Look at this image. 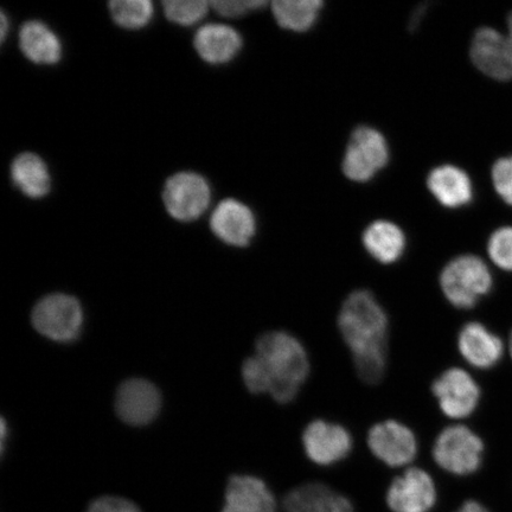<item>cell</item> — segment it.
Wrapping results in <instances>:
<instances>
[{
    "label": "cell",
    "instance_id": "1",
    "mask_svg": "<svg viewBox=\"0 0 512 512\" xmlns=\"http://www.w3.org/2000/svg\"><path fill=\"white\" fill-rule=\"evenodd\" d=\"M241 374L252 394H267L279 405H288L309 380L310 355L292 332L268 331L256 339L255 354L243 362Z\"/></svg>",
    "mask_w": 512,
    "mask_h": 512
},
{
    "label": "cell",
    "instance_id": "2",
    "mask_svg": "<svg viewBox=\"0 0 512 512\" xmlns=\"http://www.w3.org/2000/svg\"><path fill=\"white\" fill-rule=\"evenodd\" d=\"M336 325L358 379L368 386L379 384L388 370L390 328L380 300L367 288L351 291L339 306Z\"/></svg>",
    "mask_w": 512,
    "mask_h": 512
},
{
    "label": "cell",
    "instance_id": "3",
    "mask_svg": "<svg viewBox=\"0 0 512 512\" xmlns=\"http://www.w3.org/2000/svg\"><path fill=\"white\" fill-rule=\"evenodd\" d=\"M439 287L454 309L471 310L491 292L494 278L482 258L465 254L452 259L441 270Z\"/></svg>",
    "mask_w": 512,
    "mask_h": 512
},
{
    "label": "cell",
    "instance_id": "4",
    "mask_svg": "<svg viewBox=\"0 0 512 512\" xmlns=\"http://www.w3.org/2000/svg\"><path fill=\"white\" fill-rule=\"evenodd\" d=\"M485 445L482 438L465 425L443 428L432 446V458L441 470L452 476L475 475L482 467Z\"/></svg>",
    "mask_w": 512,
    "mask_h": 512
},
{
    "label": "cell",
    "instance_id": "5",
    "mask_svg": "<svg viewBox=\"0 0 512 512\" xmlns=\"http://www.w3.org/2000/svg\"><path fill=\"white\" fill-rule=\"evenodd\" d=\"M32 325L41 335L60 343L79 337L83 310L78 299L68 294L54 293L44 297L32 310Z\"/></svg>",
    "mask_w": 512,
    "mask_h": 512
},
{
    "label": "cell",
    "instance_id": "6",
    "mask_svg": "<svg viewBox=\"0 0 512 512\" xmlns=\"http://www.w3.org/2000/svg\"><path fill=\"white\" fill-rule=\"evenodd\" d=\"M367 446L379 462L392 469H407L419 453V440L412 428L396 419L379 421L371 426Z\"/></svg>",
    "mask_w": 512,
    "mask_h": 512
},
{
    "label": "cell",
    "instance_id": "7",
    "mask_svg": "<svg viewBox=\"0 0 512 512\" xmlns=\"http://www.w3.org/2000/svg\"><path fill=\"white\" fill-rule=\"evenodd\" d=\"M431 393L441 414L451 420L470 418L482 398L477 381L469 371L459 367L447 368L435 377Z\"/></svg>",
    "mask_w": 512,
    "mask_h": 512
},
{
    "label": "cell",
    "instance_id": "8",
    "mask_svg": "<svg viewBox=\"0 0 512 512\" xmlns=\"http://www.w3.org/2000/svg\"><path fill=\"white\" fill-rule=\"evenodd\" d=\"M300 441L306 458L320 467L342 463L354 448V438L348 428L325 419L311 420L304 427Z\"/></svg>",
    "mask_w": 512,
    "mask_h": 512
},
{
    "label": "cell",
    "instance_id": "9",
    "mask_svg": "<svg viewBox=\"0 0 512 512\" xmlns=\"http://www.w3.org/2000/svg\"><path fill=\"white\" fill-rule=\"evenodd\" d=\"M389 147L374 128L362 126L352 133L343 159V171L351 181L368 182L387 165Z\"/></svg>",
    "mask_w": 512,
    "mask_h": 512
},
{
    "label": "cell",
    "instance_id": "10",
    "mask_svg": "<svg viewBox=\"0 0 512 512\" xmlns=\"http://www.w3.org/2000/svg\"><path fill=\"white\" fill-rule=\"evenodd\" d=\"M437 502V484L430 473L418 466L407 467L386 492L387 507L392 512H431Z\"/></svg>",
    "mask_w": 512,
    "mask_h": 512
},
{
    "label": "cell",
    "instance_id": "11",
    "mask_svg": "<svg viewBox=\"0 0 512 512\" xmlns=\"http://www.w3.org/2000/svg\"><path fill=\"white\" fill-rule=\"evenodd\" d=\"M209 184L195 172H179L165 183L163 200L175 220L191 222L206 213L210 203Z\"/></svg>",
    "mask_w": 512,
    "mask_h": 512
},
{
    "label": "cell",
    "instance_id": "12",
    "mask_svg": "<svg viewBox=\"0 0 512 512\" xmlns=\"http://www.w3.org/2000/svg\"><path fill=\"white\" fill-rule=\"evenodd\" d=\"M162 407V396L155 384L132 379L121 384L115 408L120 419L131 426H144L156 418Z\"/></svg>",
    "mask_w": 512,
    "mask_h": 512
},
{
    "label": "cell",
    "instance_id": "13",
    "mask_svg": "<svg viewBox=\"0 0 512 512\" xmlns=\"http://www.w3.org/2000/svg\"><path fill=\"white\" fill-rule=\"evenodd\" d=\"M470 55L477 69L489 78L512 80V60L507 38L502 32L492 28L479 29L473 37Z\"/></svg>",
    "mask_w": 512,
    "mask_h": 512
},
{
    "label": "cell",
    "instance_id": "14",
    "mask_svg": "<svg viewBox=\"0 0 512 512\" xmlns=\"http://www.w3.org/2000/svg\"><path fill=\"white\" fill-rule=\"evenodd\" d=\"M457 348L467 364L480 370L496 367L504 352L502 339L480 322L462 326L457 336Z\"/></svg>",
    "mask_w": 512,
    "mask_h": 512
},
{
    "label": "cell",
    "instance_id": "15",
    "mask_svg": "<svg viewBox=\"0 0 512 512\" xmlns=\"http://www.w3.org/2000/svg\"><path fill=\"white\" fill-rule=\"evenodd\" d=\"M278 502L265 480L252 475L229 478L221 512H277Z\"/></svg>",
    "mask_w": 512,
    "mask_h": 512
},
{
    "label": "cell",
    "instance_id": "16",
    "mask_svg": "<svg viewBox=\"0 0 512 512\" xmlns=\"http://www.w3.org/2000/svg\"><path fill=\"white\" fill-rule=\"evenodd\" d=\"M210 228L224 243L234 247H247L254 238L256 221L252 210L239 201H222L210 219Z\"/></svg>",
    "mask_w": 512,
    "mask_h": 512
},
{
    "label": "cell",
    "instance_id": "17",
    "mask_svg": "<svg viewBox=\"0 0 512 512\" xmlns=\"http://www.w3.org/2000/svg\"><path fill=\"white\" fill-rule=\"evenodd\" d=\"M194 46L201 59L210 64L232 61L242 48L238 31L224 24L204 25L196 32Z\"/></svg>",
    "mask_w": 512,
    "mask_h": 512
},
{
    "label": "cell",
    "instance_id": "18",
    "mask_svg": "<svg viewBox=\"0 0 512 512\" xmlns=\"http://www.w3.org/2000/svg\"><path fill=\"white\" fill-rule=\"evenodd\" d=\"M428 189L447 208H460L472 201L473 187L466 172L453 165L434 169L427 179Z\"/></svg>",
    "mask_w": 512,
    "mask_h": 512
},
{
    "label": "cell",
    "instance_id": "19",
    "mask_svg": "<svg viewBox=\"0 0 512 512\" xmlns=\"http://www.w3.org/2000/svg\"><path fill=\"white\" fill-rule=\"evenodd\" d=\"M19 48L29 61L41 66H53L62 57L60 38L40 21H29L23 25L19 31Z\"/></svg>",
    "mask_w": 512,
    "mask_h": 512
},
{
    "label": "cell",
    "instance_id": "20",
    "mask_svg": "<svg viewBox=\"0 0 512 512\" xmlns=\"http://www.w3.org/2000/svg\"><path fill=\"white\" fill-rule=\"evenodd\" d=\"M368 254L383 265H392L405 253L407 241L400 227L388 221H376L363 234Z\"/></svg>",
    "mask_w": 512,
    "mask_h": 512
},
{
    "label": "cell",
    "instance_id": "21",
    "mask_svg": "<svg viewBox=\"0 0 512 512\" xmlns=\"http://www.w3.org/2000/svg\"><path fill=\"white\" fill-rule=\"evenodd\" d=\"M11 178L25 196L35 200L47 196L50 191L48 166L35 153H22L12 162Z\"/></svg>",
    "mask_w": 512,
    "mask_h": 512
},
{
    "label": "cell",
    "instance_id": "22",
    "mask_svg": "<svg viewBox=\"0 0 512 512\" xmlns=\"http://www.w3.org/2000/svg\"><path fill=\"white\" fill-rule=\"evenodd\" d=\"M322 8L320 0H277L272 3L275 21L281 28L296 32L311 29Z\"/></svg>",
    "mask_w": 512,
    "mask_h": 512
},
{
    "label": "cell",
    "instance_id": "23",
    "mask_svg": "<svg viewBox=\"0 0 512 512\" xmlns=\"http://www.w3.org/2000/svg\"><path fill=\"white\" fill-rule=\"evenodd\" d=\"M108 6L113 21L128 30L146 27L153 16V4L150 0H112Z\"/></svg>",
    "mask_w": 512,
    "mask_h": 512
},
{
    "label": "cell",
    "instance_id": "24",
    "mask_svg": "<svg viewBox=\"0 0 512 512\" xmlns=\"http://www.w3.org/2000/svg\"><path fill=\"white\" fill-rule=\"evenodd\" d=\"M210 3L206 0H165L163 8L170 22L190 27L207 16Z\"/></svg>",
    "mask_w": 512,
    "mask_h": 512
},
{
    "label": "cell",
    "instance_id": "25",
    "mask_svg": "<svg viewBox=\"0 0 512 512\" xmlns=\"http://www.w3.org/2000/svg\"><path fill=\"white\" fill-rule=\"evenodd\" d=\"M488 254L498 268L512 272V227L499 228L491 235Z\"/></svg>",
    "mask_w": 512,
    "mask_h": 512
},
{
    "label": "cell",
    "instance_id": "26",
    "mask_svg": "<svg viewBox=\"0 0 512 512\" xmlns=\"http://www.w3.org/2000/svg\"><path fill=\"white\" fill-rule=\"evenodd\" d=\"M491 175L497 194L512 207V156L498 159Z\"/></svg>",
    "mask_w": 512,
    "mask_h": 512
},
{
    "label": "cell",
    "instance_id": "27",
    "mask_svg": "<svg viewBox=\"0 0 512 512\" xmlns=\"http://www.w3.org/2000/svg\"><path fill=\"white\" fill-rule=\"evenodd\" d=\"M266 5L264 0H215L210 3L217 14L226 18L246 16L249 12L265 8Z\"/></svg>",
    "mask_w": 512,
    "mask_h": 512
},
{
    "label": "cell",
    "instance_id": "28",
    "mask_svg": "<svg viewBox=\"0 0 512 512\" xmlns=\"http://www.w3.org/2000/svg\"><path fill=\"white\" fill-rule=\"evenodd\" d=\"M86 512H143L130 499L119 496H101L88 505Z\"/></svg>",
    "mask_w": 512,
    "mask_h": 512
},
{
    "label": "cell",
    "instance_id": "29",
    "mask_svg": "<svg viewBox=\"0 0 512 512\" xmlns=\"http://www.w3.org/2000/svg\"><path fill=\"white\" fill-rule=\"evenodd\" d=\"M310 512H355V509L347 496L339 494L330 486Z\"/></svg>",
    "mask_w": 512,
    "mask_h": 512
},
{
    "label": "cell",
    "instance_id": "30",
    "mask_svg": "<svg viewBox=\"0 0 512 512\" xmlns=\"http://www.w3.org/2000/svg\"><path fill=\"white\" fill-rule=\"evenodd\" d=\"M454 512H491L484 504L475 501V499H469L465 501L460 507Z\"/></svg>",
    "mask_w": 512,
    "mask_h": 512
},
{
    "label": "cell",
    "instance_id": "31",
    "mask_svg": "<svg viewBox=\"0 0 512 512\" xmlns=\"http://www.w3.org/2000/svg\"><path fill=\"white\" fill-rule=\"evenodd\" d=\"M505 38H507L508 49L512 60V12L508 17V32Z\"/></svg>",
    "mask_w": 512,
    "mask_h": 512
},
{
    "label": "cell",
    "instance_id": "32",
    "mask_svg": "<svg viewBox=\"0 0 512 512\" xmlns=\"http://www.w3.org/2000/svg\"><path fill=\"white\" fill-rule=\"evenodd\" d=\"M9 23H8V17L5 16L4 12L2 14V41H5L6 38V32H8Z\"/></svg>",
    "mask_w": 512,
    "mask_h": 512
},
{
    "label": "cell",
    "instance_id": "33",
    "mask_svg": "<svg viewBox=\"0 0 512 512\" xmlns=\"http://www.w3.org/2000/svg\"><path fill=\"white\" fill-rule=\"evenodd\" d=\"M509 351H510V355L512 357V331H511L510 338H509Z\"/></svg>",
    "mask_w": 512,
    "mask_h": 512
}]
</instances>
